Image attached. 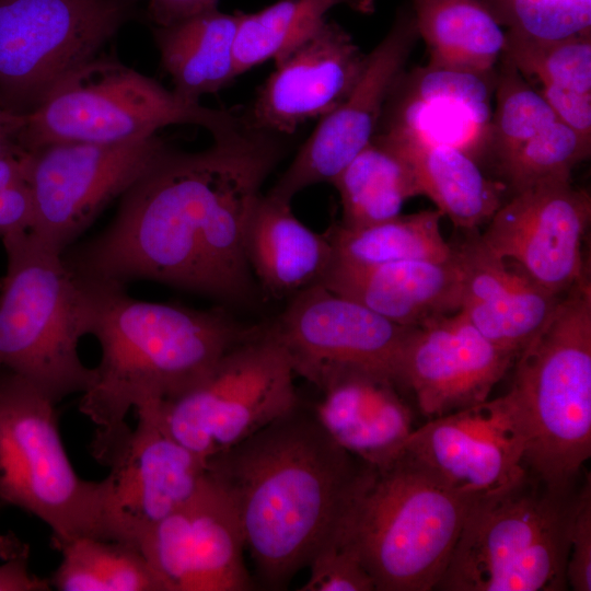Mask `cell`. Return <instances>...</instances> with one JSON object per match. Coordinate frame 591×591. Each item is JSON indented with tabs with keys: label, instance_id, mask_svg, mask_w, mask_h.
Segmentation results:
<instances>
[{
	"label": "cell",
	"instance_id": "44",
	"mask_svg": "<svg viewBox=\"0 0 591 591\" xmlns=\"http://www.w3.org/2000/svg\"><path fill=\"white\" fill-rule=\"evenodd\" d=\"M26 114H16L0 107V159L27 152L20 144Z\"/></svg>",
	"mask_w": 591,
	"mask_h": 591
},
{
	"label": "cell",
	"instance_id": "33",
	"mask_svg": "<svg viewBox=\"0 0 591 591\" xmlns=\"http://www.w3.org/2000/svg\"><path fill=\"white\" fill-rule=\"evenodd\" d=\"M500 57L543 85L591 93L590 34L542 40L509 31Z\"/></svg>",
	"mask_w": 591,
	"mask_h": 591
},
{
	"label": "cell",
	"instance_id": "26",
	"mask_svg": "<svg viewBox=\"0 0 591 591\" xmlns=\"http://www.w3.org/2000/svg\"><path fill=\"white\" fill-rule=\"evenodd\" d=\"M410 164L421 195L464 231L490 220L501 206L505 186L489 181L464 151L381 134Z\"/></svg>",
	"mask_w": 591,
	"mask_h": 591
},
{
	"label": "cell",
	"instance_id": "23",
	"mask_svg": "<svg viewBox=\"0 0 591 591\" xmlns=\"http://www.w3.org/2000/svg\"><path fill=\"white\" fill-rule=\"evenodd\" d=\"M317 283L405 327L420 326L461 306L462 274L454 253L442 260L376 265L333 260Z\"/></svg>",
	"mask_w": 591,
	"mask_h": 591
},
{
	"label": "cell",
	"instance_id": "17",
	"mask_svg": "<svg viewBox=\"0 0 591 591\" xmlns=\"http://www.w3.org/2000/svg\"><path fill=\"white\" fill-rule=\"evenodd\" d=\"M137 547L166 591H247L257 586L243 559L245 542L233 501L209 473Z\"/></svg>",
	"mask_w": 591,
	"mask_h": 591
},
{
	"label": "cell",
	"instance_id": "18",
	"mask_svg": "<svg viewBox=\"0 0 591 591\" xmlns=\"http://www.w3.org/2000/svg\"><path fill=\"white\" fill-rule=\"evenodd\" d=\"M413 12L401 11L384 38L367 55L347 99L318 125L268 192L291 201L302 189L334 177L372 140L418 39Z\"/></svg>",
	"mask_w": 591,
	"mask_h": 591
},
{
	"label": "cell",
	"instance_id": "31",
	"mask_svg": "<svg viewBox=\"0 0 591 591\" xmlns=\"http://www.w3.org/2000/svg\"><path fill=\"white\" fill-rule=\"evenodd\" d=\"M49 578L59 591H166L140 549L128 542L82 536L58 549Z\"/></svg>",
	"mask_w": 591,
	"mask_h": 591
},
{
	"label": "cell",
	"instance_id": "9",
	"mask_svg": "<svg viewBox=\"0 0 591 591\" xmlns=\"http://www.w3.org/2000/svg\"><path fill=\"white\" fill-rule=\"evenodd\" d=\"M240 123L227 111L186 102L120 61L96 56L66 76L26 114L20 144L32 152L60 142L116 143L175 124L202 127L217 138Z\"/></svg>",
	"mask_w": 591,
	"mask_h": 591
},
{
	"label": "cell",
	"instance_id": "43",
	"mask_svg": "<svg viewBox=\"0 0 591 591\" xmlns=\"http://www.w3.org/2000/svg\"><path fill=\"white\" fill-rule=\"evenodd\" d=\"M218 0H149L148 16L155 26H169L217 9Z\"/></svg>",
	"mask_w": 591,
	"mask_h": 591
},
{
	"label": "cell",
	"instance_id": "46",
	"mask_svg": "<svg viewBox=\"0 0 591 591\" xmlns=\"http://www.w3.org/2000/svg\"><path fill=\"white\" fill-rule=\"evenodd\" d=\"M30 545L13 533L0 534V559L5 560L28 552Z\"/></svg>",
	"mask_w": 591,
	"mask_h": 591
},
{
	"label": "cell",
	"instance_id": "30",
	"mask_svg": "<svg viewBox=\"0 0 591 591\" xmlns=\"http://www.w3.org/2000/svg\"><path fill=\"white\" fill-rule=\"evenodd\" d=\"M442 213L422 210L398 215L361 228L333 224L326 231L334 262L348 265H376L401 260H442L453 256V248L441 232Z\"/></svg>",
	"mask_w": 591,
	"mask_h": 591
},
{
	"label": "cell",
	"instance_id": "38",
	"mask_svg": "<svg viewBox=\"0 0 591 591\" xmlns=\"http://www.w3.org/2000/svg\"><path fill=\"white\" fill-rule=\"evenodd\" d=\"M309 578L299 591H375L355 547L340 533L310 561Z\"/></svg>",
	"mask_w": 591,
	"mask_h": 591
},
{
	"label": "cell",
	"instance_id": "35",
	"mask_svg": "<svg viewBox=\"0 0 591 591\" xmlns=\"http://www.w3.org/2000/svg\"><path fill=\"white\" fill-rule=\"evenodd\" d=\"M591 141L556 120L500 162L514 193L553 176H570L589 157Z\"/></svg>",
	"mask_w": 591,
	"mask_h": 591
},
{
	"label": "cell",
	"instance_id": "40",
	"mask_svg": "<svg viewBox=\"0 0 591 591\" xmlns=\"http://www.w3.org/2000/svg\"><path fill=\"white\" fill-rule=\"evenodd\" d=\"M558 121L591 141V93L546 84L540 91Z\"/></svg>",
	"mask_w": 591,
	"mask_h": 591
},
{
	"label": "cell",
	"instance_id": "39",
	"mask_svg": "<svg viewBox=\"0 0 591 591\" xmlns=\"http://www.w3.org/2000/svg\"><path fill=\"white\" fill-rule=\"evenodd\" d=\"M591 484L575 491L568 531L567 584L575 591L591 590Z\"/></svg>",
	"mask_w": 591,
	"mask_h": 591
},
{
	"label": "cell",
	"instance_id": "28",
	"mask_svg": "<svg viewBox=\"0 0 591 591\" xmlns=\"http://www.w3.org/2000/svg\"><path fill=\"white\" fill-rule=\"evenodd\" d=\"M331 183L340 197L339 223L347 228L394 218L406 200L421 195L408 161L381 135H374Z\"/></svg>",
	"mask_w": 591,
	"mask_h": 591
},
{
	"label": "cell",
	"instance_id": "11",
	"mask_svg": "<svg viewBox=\"0 0 591 591\" xmlns=\"http://www.w3.org/2000/svg\"><path fill=\"white\" fill-rule=\"evenodd\" d=\"M138 0H0V107L33 112L99 56Z\"/></svg>",
	"mask_w": 591,
	"mask_h": 591
},
{
	"label": "cell",
	"instance_id": "29",
	"mask_svg": "<svg viewBox=\"0 0 591 591\" xmlns=\"http://www.w3.org/2000/svg\"><path fill=\"white\" fill-rule=\"evenodd\" d=\"M374 11V0H278L253 13H239L234 40L237 76L273 59L276 63L313 36L335 7Z\"/></svg>",
	"mask_w": 591,
	"mask_h": 591
},
{
	"label": "cell",
	"instance_id": "4",
	"mask_svg": "<svg viewBox=\"0 0 591 591\" xmlns=\"http://www.w3.org/2000/svg\"><path fill=\"white\" fill-rule=\"evenodd\" d=\"M510 393L528 433L529 473L568 494L591 456V283L587 275L558 301L517 357Z\"/></svg>",
	"mask_w": 591,
	"mask_h": 591
},
{
	"label": "cell",
	"instance_id": "45",
	"mask_svg": "<svg viewBox=\"0 0 591 591\" xmlns=\"http://www.w3.org/2000/svg\"><path fill=\"white\" fill-rule=\"evenodd\" d=\"M28 151L16 157L0 159V190L26 182Z\"/></svg>",
	"mask_w": 591,
	"mask_h": 591
},
{
	"label": "cell",
	"instance_id": "16",
	"mask_svg": "<svg viewBox=\"0 0 591 591\" xmlns=\"http://www.w3.org/2000/svg\"><path fill=\"white\" fill-rule=\"evenodd\" d=\"M590 219L589 193L570 176H553L515 192L479 237L538 287L563 296L587 275L581 247Z\"/></svg>",
	"mask_w": 591,
	"mask_h": 591
},
{
	"label": "cell",
	"instance_id": "13",
	"mask_svg": "<svg viewBox=\"0 0 591 591\" xmlns=\"http://www.w3.org/2000/svg\"><path fill=\"white\" fill-rule=\"evenodd\" d=\"M528 433L510 392L430 418L404 452L455 494L476 501L506 491L529 474Z\"/></svg>",
	"mask_w": 591,
	"mask_h": 591
},
{
	"label": "cell",
	"instance_id": "14",
	"mask_svg": "<svg viewBox=\"0 0 591 591\" xmlns=\"http://www.w3.org/2000/svg\"><path fill=\"white\" fill-rule=\"evenodd\" d=\"M266 325L296 375L315 386L344 369L384 374L398 384L403 349L413 328L397 325L321 283L294 294L283 312Z\"/></svg>",
	"mask_w": 591,
	"mask_h": 591
},
{
	"label": "cell",
	"instance_id": "19",
	"mask_svg": "<svg viewBox=\"0 0 591 591\" xmlns=\"http://www.w3.org/2000/svg\"><path fill=\"white\" fill-rule=\"evenodd\" d=\"M515 359L457 311L410 329L398 384L433 418L486 401Z\"/></svg>",
	"mask_w": 591,
	"mask_h": 591
},
{
	"label": "cell",
	"instance_id": "1",
	"mask_svg": "<svg viewBox=\"0 0 591 591\" xmlns=\"http://www.w3.org/2000/svg\"><path fill=\"white\" fill-rule=\"evenodd\" d=\"M279 135L241 124L199 152L166 148L123 194L111 224L62 256L84 281L152 280L227 302L255 281L244 242L260 188L285 154Z\"/></svg>",
	"mask_w": 591,
	"mask_h": 591
},
{
	"label": "cell",
	"instance_id": "41",
	"mask_svg": "<svg viewBox=\"0 0 591 591\" xmlns=\"http://www.w3.org/2000/svg\"><path fill=\"white\" fill-rule=\"evenodd\" d=\"M34 218V201L27 182L0 190V237L30 231Z\"/></svg>",
	"mask_w": 591,
	"mask_h": 591
},
{
	"label": "cell",
	"instance_id": "20",
	"mask_svg": "<svg viewBox=\"0 0 591 591\" xmlns=\"http://www.w3.org/2000/svg\"><path fill=\"white\" fill-rule=\"evenodd\" d=\"M366 58L344 27L326 21L276 63L243 121L257 130L287 136L308 120L325 117L352 91Z\"/></svg>",
	"mask_w": 591,
	"mask_h": 591
},
{
	"label": "cell",
	"instance_id": "12",
	"mask_svg": "<svg viewBox=\"0 0 591 591\" xmlns=\"http://www.w3.org/2000/svg\"><path fill=\"white\" fill-rule=\"evenodd\" d=\"M166 148L155 134L116 143H53L28 152L30 232L62 254Z\"/></svg>",
	"mask_w": 591,
	"mask_h": 591
},
{
	"label": "cell",
	"instance_id": "15",
	"mask_svg": "<svg viewBox=\"0 0 591 591\" xmlns=\"http://www.w3.org/2000/svg\"><path fill=\"white\" fill-rule=\"evenodd\" d=\"M138 424L92 449L109 467L106 519L114 541L137 546L154 524L187 501L202 483L207 461L174 439L144 410Z\"/></svg>",
	"mask_w": 591,
	"mask_h": 591
},
{
	"label": "cell",
	"instance_id": "34",
	"mask_svg": "<svg viewBox=\"0 0 591 591\" xmlns=\"http://www.w3.org/2000/svg\"><path fill=\"white\" fill-rule=\"evenodd\" d=\"M496 95L490 141L500 163L557 118L540 91L530 86L521 72L503 59Z\"/></svg>",
	"mask_w": 591,
	"mask_h": 591
},
{
	"label": "cell",
	"instance_id": "22",
	"mask_svg": "<svg viewBox=\"0 0 591 591\" xmlns=\"http://www.w3.org/2000/svg\"><path fill=\"white\" fill-rule=\"evenodd\" d=\"M452 245L462 274L460 310L489 340L517 357L542 328L561 296L538 287L495 255L477 230Z\"/></svg>",
	"mask_w": 591,
	"mask_h": 591
},
{
	"label": "cell",
	"instance_id": "27",
	"mask_svg": "<svg viewBox=\"0 0 591 591\" xmlns=\"http://www.w3.org/2000/svg\"><path fill=\"white\" fill-rule=\"evenodd\" d=\"M412 9L428 68L489 74L506 33L478 0H412Z\"/></svg>",
	"mask_w": 591,
	"mask_h": 591
},
{
	"label": "cell",
	"instance_id": "21",
	"mask_svg": "<svg viewBox=\"0 0 591 591\" xmlns=\"http://www.w3.org/2000/svg\"><path fill=\"white\" fill-rule=\"evenodd\" d=\"M311 408L329 437L363 464L381 470L398 459L415 429L413 414L384 374L344 369L318 386Z\"/></svg>",
	"mask_w": 591,
	"mask_h": 591
},
{
	"label": "cell",
	"instance_id": "7",
	"mask_svg": "<svg viewBox=\"0 0 591 591\" xmlns=\"http://www.w3.org/2000/svg\"><path fill=\"white\" fill-rule=\"evenodd\" d=\"M573 495L554 491L529 473L514 487L474 501L434 590L567 589Z\"/></svg>",
	"mask_w": 591,
	"mask_h": 591
},
{
	"label": "cell",
	"instance_id": "37",
	"mask_svg": "<svg viewBox=\"0 0 591 591\" xmlns=\"http://www.w3.org/2000/svg\"><path fill=\"white\" fill-rule=\"evenodd\" d=\"M487 76L447 70L421 68L417 69L406 82L402 94L418 99H443L467 106L484 118L491 120V82Z\"/></svg>",
	"mask_w": 591,
	"mask_h": 591
},
{
	"label": "cell",
	"instance_id": "36",
	"mask_svg": "<svg viewBox=\"0 0 591 591\" xmlns=\"http://www.w3.org/2000/svg\"><path fill=\"white\" fill-rule=\"evenodd\" d=\"M511 32L542 40L588 35L591 0H503Z\"/></svg>",
	"mask_w": 591,
	"mask_h": 591
},
{
	"label": "cell",
	"instance_id": "42",
	"mask_svg": "<svg viewBox=\"0 0 591 591\" xmlns=\"http://www.w3.org/2000/svg\"><path fill=\"white\" fill-rule=\"evenodd\" d=\"M30 551L0 564V591H47L49 579L40 578L28 569Z\"/></svg>",
	"mask_w": 591,
	"mask_h": 591
},
{
	"label": "cell",
	"instance_id": "6",
	"mask_svg": "<svg viewBox=\"0 0 591 591\" xmlns=\"http://www.w3.org/2000/svg\"><path fill=\"white\" fill-rule=\"evenodd\" d=\"M473 502L403 453L384 468H370L341 534L375 591H431Z\"/></svg>",
	"mask_w": 591,
	"mask_h": 591
},
{
	"label": "cell",
	"instance_id": "32",
	"mask_svg": "<svg viewBox=\"0 0 591 591\" xmlns=\"http://www.w3.org/2000/svg\"><path fill=\"white\" fill-rule=\"evenodd\" d=\"M384 134L472 153L490 141L491 121L467 106L443 99L418 100L401 93Z\"/></svg>",
	"mask_w": 591,
	"mask_h": 591
},
{
	"label": "cell",
	"instance_id": "5",
	"mask_svg": "<svg viewBox=\"0 0 591 591\" xmlns=\"http://www.w3.org/2000/svg\"><path fill=\"white\" fill-rule=\"evenodd\" d=\"M7 271L0 281V367L39 387L56 404L83 393L94 369L79 356L89 335L88 285L61 253L30 231L2 237Z\"/></svg>",
	"mask_w": 591,
	"mask_h": 591
},
{
	"label": "cell",
	"instance_id": "10",
	"mask_svg": "<svg viewBox=\"0 0 591 591\" xmlns=\"http://www.w3.org/2000/svg\"><path fill=\"white\" fill-rule=\"evenodd\" d=\"M296 373L266 324L228 350L178 397L144 410L206 461L245 440L299 404Z\"/></svg>",
	"mask_w": 591,
	"mask_h": 591
},
{
	"label": "cell",
	"instance_id": "2",
	"mask_svg": "<svg viewBox=\"0 0 591 591\" xmlns=\"http://www.w3.org/2000/svg\"><path fill=\"white\" fill-rule=\"evenodd\" d=\"M370 468L301 404L207 461L235 506L255 579L267 590L285 589L341 533Z\"/></svg>",
	"mask_w": 591,
	"mask_h": 591
},
{
	"label": "cell",
	"instance_id": "3",
	"mask_svg": "<svg viewBox=\"0 0 591 591\" xmlns=\"http://www.w3.org/2000/svg\"><path fill=\"white\" fill-rule=\"evenodd\" d=\"M85 283L89 335L99 341L101 358L79 410L96 426L93 443L127 430L130 409L174 399L194 387L258 328L220 309L142 301L121 286Z\"/></svg>",
	"mask_w": 591,
	"mask_h": 591
},
{
	"label": "cell",
	"instance_id": "24",
	"mask_svg": "<svg viewBox=\"0 0 591 591\" xmlns=\"http://www.w3.org/2000/svg\"><path fill=\"white\" fill-rule=\"evenodd\" d=\"M291 201L262 195L244 242L247 265L265 292L294 296L323 278L334 260L327 233H317L292 212Z\"/></svg>",
	"mask_w": 591,
	"mask_h": 591
},
{
	"label": "cell",
	"instance_id": "25",
	"mask_svg": "<svg viewBox=\"0 0 591 591\" xmlns=\"http://www.w3.org/2000/svg\"><path fill=\"white\" fill-rule=\"evenodd\" d=\"M239 13L213 9L169 26H155L154 42L173 92L189 103L216 93L237 77L234 40Z\"/></svg>",
	"mask_w": 591,
	"mask_h": 591
},
{
	"label": "cell",
	"instance_id": "8",
	"mask_svg": "<svg viewBox=\"0 0 591 591\" xmlns=\"http://www.w3.org/2000/svg\"><path fill=\"white\" fill-rule=\"evenodd\" d=\"M56 405L34 383L0 367V501L42 520L57 549L82 536L112 540L106 479L77 474Z\"/></svg>",
	"mask_w": 591,
	"mask_h": 591
}]
</instances>
